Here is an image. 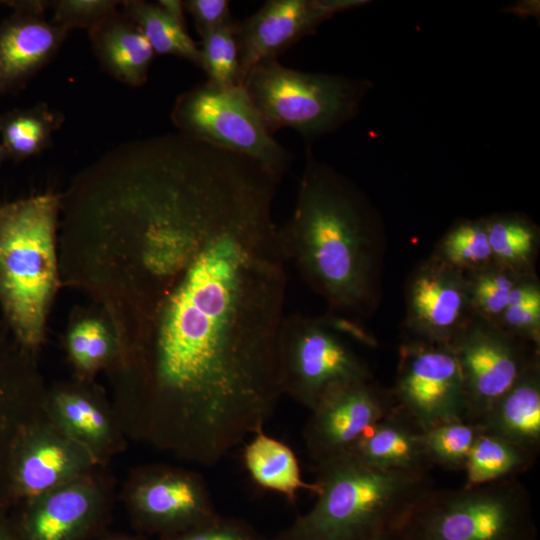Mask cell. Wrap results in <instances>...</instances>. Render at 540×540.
I'll return each instance as SVG.
<instances>
[{
    "mask_svg": "<svg viewBox=\"0 0 540 540\" xmlns=\"http://www.w3.org/2000/svg\"><path fill=\"white\" fill-rule=\"evenodd\" d=\"M272 191L239 205L168 287L116 411L126 436L214 466L264 429L283 390L286 261Z\"/></svg>",
    "mask_w": 540,
    "mask_h": 540,
    "instance_id": "cell-1",
    "label": "cell"
},
{
    "mask_svg": "<svg viewBox=\"0 0 540 540\" xmlns=\"http://www.w3.org/2000/svg\"><path fill=\"white\" fill-rule=\"evenodd\" d=\"M286 263L328 304L358 323L380 300L382 238L360 192L307 149L289 219L278 227Z\"/></svg>",
    "mask_w": 540,
    "mask_h": 540,
    "instance_id": "cell-2",
    "label": "cell"
},
{
    "mask_svg": "<svg viewBox=\"0 0 540 540\" xmlns=\"http://www.w3.org/2000/svg\"><path fill=\"white\" fill-rule=\"evenodd\" d=\"M319 492L290 540H375L393 536L433 488L428 472L382 470L352 453L315 465Z\"/></svg>",
    "mask_w": 540,
    "mask_h": 540,
    "instance_id": "cell-3",
    "label": "cell"
},
{
    "mask_svg": "<svg viewBox=\"0 0 540 540\" xmlns=\"http://www.w3.org/2000/svg\"><path fill=\"white\" fill-rule=\"evenodd\" d=\"M58 197L42 194L0 207V302L20 344L41 341L56 271Z\"/></svg>",
    "mask_w": 540,
    "mask_h": 540,
    "instance_id": "cell-4",
    "label": "cell"
},
{
    "mask_svg": "<svg viewBox=\"0 0 540 540\" xmlns=\"http://www.w3.org/2000/svg\"><path fill=\"white\" fill-rule=\"evenodd\" d=\"M395 540H537L530 494L518 479L428 490Z\"/></svg>",
    "mask_w": 540,
    "mask_h": 540,
    "instance_id": "cell-5",
    "label": "cell"
},
{
    "mask_svg": "<svg viewBox=\"0 0 540 540\" xmlns=\"http://www.w3.org/2000/svg\"><path fill=\"white\" fill-rule=\"evenodd\" d=\"M242 85L272 135L291 128L305 139L330 132L349 120L363 92L359 83L344 77L299 71L277 58L253 66Z\"/></svg>",
    "mask_w": 540,
    "mask_h": 540,
    "instance_id": "cell-6",
    "label": "cell"
},
{
    "mask_svg": "<svg viewBox=\"0 0 540 540\" xmlns=\"http://www.w3.org/2000/svg\"><path fill=\"white\" fill-rule=\"evenodd\" d=\"M358 328L335 316L284 315L278 334L283 395L311 410L331 388L372 379L368 366L344 340Z\"/></svg>",
    "mask_w": 540,
    "mask_h": 540,
    "instance_id": "cell-7",
    "label": "cell"
},
{
    "mask_svg": "<svg viewBox=\"0 0 540 540\" xmlns=\"http://www.w3.org/2000/svg\"><path fill=\"white\" fill-rule=\"evenodd\" d=\"M170 116L179 133L250 157L279 182L291 165V153L268 131L243 85L198 84L178 96Z\"/></svg>",
    "mask_w": 540,
    "mask_h": 540,
    "instance_id": "cell-8",
    "label": "cell"
},
{
    "mask_svg": "<svg viewBox=\"0 0 540 540\" xmlns=\"http://www.w3.org/2000/svg\"><path fill=\"white\" fill-rule=\"evenodd\" d=\"M390 393L395 405L423 430L465 421L463 378L450 344L405 339Z\"/></svg>",
    "mask_w": 540,
    "mask_h": 540,
    "instance_id": "cell-9",
    "label": "cell"
},
{
    "mask_svg": "<svg viewBox=\"0 0 540 540\" xmlns=\"http://www.w3.org/2000/svg\"><path fill=\"white\" fill-rule=\"evenodd\" d=\"M449 344L463 378L467 422H476L540 358L539 348L476 317Z\"/></svg>",
    "mask_w": 540,
    "mask_h": 540,
    "instance_id": "cell-10",
    "label": "cell"
},
{
    "mask_svg": "<svg viewBox=\"0 0 540 540\" xmlns=\"http://www.w3.org/2000/svg\"><path fill=\"white\" fill-rule=\"evenodd\" d=\"M395 406L390 390L372 379L327 391L310 410L304 442L314 466L349 453L363 434Z\"/></svg>",
    "mask_w": 540,
    "mask_h": 540,
    "instance_id": "cell-11",
    "label": "cell"
},
{
    "mask_svg": "<svg viewBox=\"0 0 540 540\" xmlns=\"http://www.w3.org/2000/svg\"><path fill=\"white\" fill-rule=\"evenodd\" d=\"M406 339L449 344L473 318L467 276L431 254L405 286Z\"/></svg>",
    "mask_w": 540,
    "mask_h": 540,
    "instance_id": "cell-12",
    "label": "cell"
},
{
    "mask_svg": "<svg viewBox=\"0 0 540 540\" xmlns=\"http://www.w3.org/2000/svg\"><path fill=\"white\" fill-rule=\"evenodd\" d=\"M101 467L94 455L61 431L45 411L18 439L10 494L25 502Z\"/></svg>",
    "mask_w": 540,
    "mask_h": 540,
    "instance_id": "cell-13",
    "label": "cell"
},
{
    "mask_svg": "<svg viewBox=\"0 0 540 540\" xmlns=\"http://www.w3.org/2000/svg\"><path fill=\"white\" fill-rule=\"evenodd\" d=\"M125 497L141 521L156 527L197 526L213 518L205 481L199 474L179 467L141 468L129 479Z\"/></svg>",
    "mask_w": 540,
    "mask_h": 540,
    "instance_id": "cell-14",
    "label": "cell"
},
{
    "mask_svg": "<svg viewBox=\"0 0 540 540\" xmlns=\"http://www.w3.org/2000/svg\"><path fill=\"white\" fill-rule=\"evenodd\" d=\"M360 3L354 0L266 1L259 10L239 22L242 83L257 63L277 58L333 14Z\"/></svg>",
    "mask_w": 540,
    "mask_h": 540,
    "instance_id": "cell-15",
    "label": "cell"
},
{
    "mask_svg": "<svg viewBox=\"0 0 540 540\" xmlns=\"http://www.w3.org/2000/svg\"><path fill=\"white\" fill-rule=\"evenodd\" d=\"M112 496L100 468L25 501L24 540H78L100 518Z\"/></svg>",
    "mask_w": 540,
    "mask_h": 540,
    "instance_id": "cell-16",
    "label": "cell"
},
{
    "mask_svg": "<svg viewBox=\"0 0 540 540\" xmlns=\"http://www.w3.org/2000/svg\"><path fill=\"white\" fill-rule=\"evenodd\" d=\"M49 1H25L0 25V95L20 88L48 64L69 31L48 21Z\"/></svg>",
    "mask_w": 540,
    "mask_h": 540,
    "instance_id": "cell-17",
    "label": "cell"
},
{
    "mask_svg": "<svg viewBox=\"0 0 540 540\" xmlns=\"http://www.w3.org/2000/svg\"><path fill=\"white\" fill-rule=\"evenodd\" d=\"M45 411L65 434L85 446L103 466L125 447L126 434L115 408L79 388L45 395Z\"/></svg>",
    "mask_w": 540,
    "mask_h": 540,
    "instance_id": "cell-18",
    "label": "cell"
},
{
    "mask_svg": "<svg viewBox=\"0 0 540 540\" xmlns=\"http://www.w3.org/2000/svg\"><path fill=\"white\" fill-rule=\"evenodd\" d=\"M350 453L382 470L428 472L433 466L424 430L396 405L363 434Z\"/></svg>",
    "mask_w": 540,
    "mask_h": 540,
    "instance_id": "cell-19",
    "label": "cell"
},
{
    "mask_svg": "<svg viewBox=\"0 0 540 540\" xmlns=\"http://www.w3.org/2000/svg\"><path fill=\"white\" fill-rule=\"evenodd\" d=\"M474 423L482 433L539 453L540 358Z\"/></svg>",
    "mask_w": 540,
    "mask_h": 540,
    "instance_id": "cell-20",
    "label": "cell"
},
{
    "mask_svg": "<svg viewBox=\"0 0 540 540\" xmlns=\"http://www.w3.org/2000/svg\"><path fill=\"white\" fill-rule=\"evenodd\" d=\"M101 67L119 82L139 87L146 83L155 55L137 26L116 12L88 30Z\"/></svg>",
    "mask_w": 540,
    "mask_h": 540,
    "instance_id": "cell-21",
    "label": "cell"
},
{
    "mask_svg": "<svg viewBox=\"0 0 540 540\" xmlns=\"http://www.w3.org/2000/svg\"><path fill=\"white\" fill-rule=\"evenodd\" d=\"M45 395L0 361V490L9 495L16 444L25 428L45 413Z\"/></svg>",
    "mask_w": 540,
    "mask_h": 540,
    "instance_id": "cell-22",
    "label": "cell"
},
{
    "mask_svg": "<svg viewBox=\"0 0 540 540\" xmlns=\"http://www.w3.org/2000/svg\"><path fill=\"white\" fill-rule=\"evenodd\" d=\"M252 436L245 445L243 460L257 485L279 493L291 502L300 490L318 494L316 482L303 480L297 457L287 444L267 435L264 430Z\"/></svg>",
    "mask_w": 540,
    "mask_h": 540,
    "instance_id": "cell-23",
    "label": "cell"
},
{
    "mask_svg": "<svg viewBox=\"0 0 540 540\" xmlns=\"http://www.w3.org/2000/svg\"><path fill=\"white\" fill-rule=\"evenodd\" d=\"M538 453L493 435L480 433L468 456L464 486L518 478L536 462Z\"/></svg>",
    "mask_w": 540,
    "mask_h": 540,
    "instance_id": "cell-24",
    "label": "cell"
},
{
    "mask_svg": "<svg viewBox=\"0 0 540 540\" xmlns=\"http://www.w3.org/2000/svg\"><path fill=\"white\" fill-rule=\"evenodd\" d=\"M63 120V114L46 103L10 111L0 117L1 144L17 161L38 155L52 145Z\"/></svg>",
    "mask_w": 540,
    "mask_h": 540,
    "instance_id": "cell-25",
    "label": "cell"
},
{
    "mask_svg": "<svg viewBox=\"0 0 540 540\" xmlns=\"http://www.w3.org/2000/svg\"><path fill=\"white\" fill-rule=\"evenodd\" d=\"M485 219L494 262L519 274L535 272L539 230L517 214H497Z\"/></svg>",
    "mask_w": 540,
    "mask_h": 540,
    "instance_id": "cell-26",
    "label": "cell"
},
{
    "mask_svg": "<svg viewBox=\"0 0 540 540\" xmlns=\"http://www.w3.org/2000/svg\"><path fill=\"white\" fill-rule=\"evenodd\" d=\"M123 14L144 35L155 54L186 59L200 67V47L189 36L186 26L166 14L157 3L122 1Z\"/></svg>",
    "mask_w": 540,
    "mask_h": 540,
    "instance_id": "cell-27",
    "label": "cell"
},
{
    "mask_svg": "<svg viewBox=\"0 0 540 540\" xmlns=\"http://www.w3.org/2000/svg\"><path fill=\"white\" fill-rule=\"evenodd\" d=\"M449 266L470 274L494 262L485 219L455 223L439 240L432 253Z\"/></svg>",
    "mask_w": 540,
    "mask_h": 540,
    "instance_id": "cell-28",
    "label": "cell"
},
{
    "mask_svg": "<svg viewBox=\"0 0 540 540\" xmlns=\"http://www.w3.org/2000/svg\"><path fill=\"white\" fill-rule=\"evenodd\" d=\"M523 275L526 274L516 273L496 262L466 274L473 317L498 326L511 293Z\"/></svg>",
    "mask_w": 540,
    "mask_h": 540,
    "instance_id": "cell-29",
    "label": "cell"
},
{
    "mask_svg": "<svg viewBox=\"0 0 540 540\" xmlns=\"http://www.w3.org/2000/svg\"><path fill=\"white\" fill-rule=\"evenodd\" d=\"M239 22L232 19L203 36L200 68L208 80L222 87L242 85L238 41Z\"/></svg>",
    "mask_w": 540,
    "mask_h": 540,
    "instance_id": "cell-30",
    "label": "cell"
},
{
    "mask_svg": "<svg viewBox=\"0 0 540 540\" xmlns=\"http://www.w3.org/2000/svg\"><path fill=\"white\" fill-rule=\"evenodd\" d=\"M481 433L474 422L452 421L424 430V443L432 465L464 470L470 451Z\"/></svg>",
    "mask_w": 540,
    "mask_h": 540,
    "instance_id": "cell-31",
    "label": "cell"
},
{
    "mask_svg": "<svg viewBox=\"0 0 540 540\" xmlns=\"http://www.w3.org/2000/svg\"><path fill=\"white\" fill-rule=\"evenodd\" d=\"M498 326L540 349V282L536 273L523 275L517 282Z\"/></svg>",
    "mask_w": 540,
    "mask_h": 540,
    "instance_id": "cell-32",
    "label": "cell"
},
{
    "mask_svg": "<svg viewBox=\"0 0 540 540\" xmlns=\"http://www.w3.org/2000/svg\"><path fill=\"white\" fill-rule=\"evenodd\" d=\"M68 349L78 368L92 371L108 360L111 343L102 324L95 320H85L69 334Z\"/></svg>",
    "mask_w": 540,
    "mask_h": 540,
    "instance_id": "cell-33",
    "label": "cell"
},
{
    "mask_svg": "<svg viewBox=\"0 0 540 540\" xmlns=\"http://www.w3.org/2000/svg\"><path fill=\"white\" fill-rule=\"evenodd\" d=\"M121 1L115 0H58L52 1V22L64 29L95 27L117 12Z\"/></svg>",
    "mask_w": 540,
    "mask_h": 540,
    "instance_id": "cell-34",
    "label": "cell"
},
{
    "mask_svg": "<svg viewBox=\"0 0 540 540\" xmlns=\"http://www.w3.org/2000/svg\"><path fill=\"white\" fill-rule=\"evenodd\" d=\"M183 3L200 36L232 20L230 2L227 0H187Z\"/></svg>",
    "mask_w": 540,
    "mask_h": 540,
    "instance_id": "cell-35",
    "label": "cell"
},
{
    "mask_svg": "<svg viewBox=\"0 0 540 540\" xmlns=\"http://www.w3.org/2000/svg\"><path fill=\"white\" fill-rule=\"evenodd\" d=\"M197 527L177 540H250L241 527L230 523H215L213 518Z\"/></svg>",
    "mask_w": 540,
    "mask_h": 540,
    "instance_id": "cell-36",
    "label": "cell"
},
{
    "mask_svg": "<svg viewBox=\"0 0 540 540\" xmlns=\"http://www.w3.org/2000/svg\"><path fill=\"white\" fill-rule=\"evenodd\" d=\"M158 6L171 18L185 26V7L180 0H159Z\"/></svg>",
    "mask_w": 540,
    "mask_h": 540,
    "instance_id": "cell-37",
    "label": "cell"
},
{
    "mask_svg": "<svg viewBox=\"0 0 540 540\" xmlns=\"http://www.w3.org/2000/svg\"><path fill=\"white\" fill-rule=\"evenodd\" d=\"M0 540H15L11 534L0 526Z\"/></svg>",
    "mask_w": 540,
    "mask_h": 540,
    "instance_id": "cell-38",
    "label": "cell"
},
{
    "mask_svg": "<svg viewBox=\"0 0 540 540\" xmlns=\"http://www.w3.org/2000/svg\"><path fill=\"white\" fill-rule=\"evenodd\" d=\"M8 157L5 149L3 148L2 144H0V165Z\"/></svg>",
    "mask_w": 540,
    "mask_h": 540,
    "instance_id": "cell-39",
    "label": "cell"
},
{
    "mask_svg": "<svg viewBox=\"0 0 540 540\" xmlns=\"http://www.w3.org/2000/svg\"><path fill=\"white\" fill-rule=\"evenodd\" d=\"M375 540H395V538L393 536H382Z\"/></svg>",
    "mask_w": 540,
    "mask_h": 540,
    "instance_id": "cell-40",
    "label": "cell"
}]
</instances>
